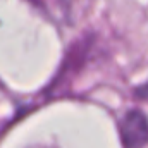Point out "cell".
Listing matches in <instances>:
<instances>
[{"label":"cell","mask_w":148,"mask_h":148,"mask_svg":"<svg viewBox=\"0 0 148 148\" xmlns=\"http://www.w3.org/2000/svg\"><path fill=\"white\" fill-rule=\"evenodd\" d=\"M121 138L126 148H141L148 143V119L143 112L129 110L121 121Z\"/></svg>","instance_id":"cell-1"},{"label":"cell","mask_w":148,"mask_h":148,"mask_svg":"<svg viewBox=\"0 0 148 148\" xmlns=\"http://www.w3.org/2000/svg\"><path fill=\"white\" fill-rule=\"evenodd\" d=\"M33 3H36L38 7H43L45 10L52 12L53 9H59V2L60 0H31Z\"/></svg>","instance_id":"cell-2"}]
</instances>
